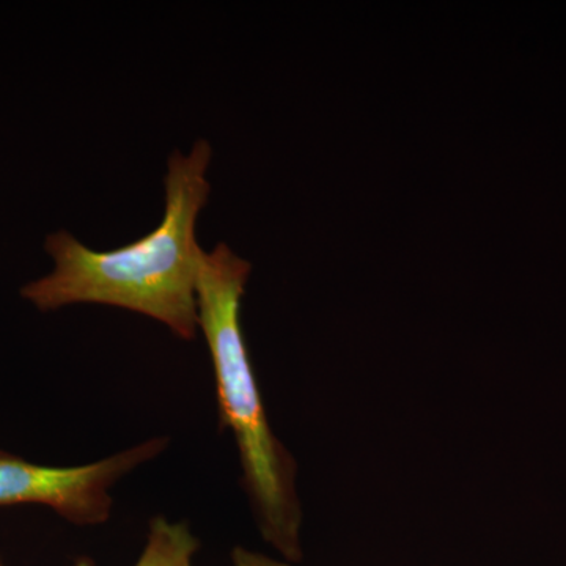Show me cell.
<instances>
[{
  "label": "cell",
  "mask_w": 566,
  "mask_h": 566,
  "mask_svg": "<svg viewBox=\"0 0 566 566\" xmlns=\"http://www.w3.org/2000/svg\"><path fill=\"white\" fill-rule=\"evenodd\" d=\"M212 150L196 142L189 155L170 156L166 211L153 232L114 251L98 252L69 232L46 238L54 271L22 286L21 296L41 312L71 304H104L136 312L169 326L182 340L199 329L197 277L203 249L196 226L208 202Z\"/></svg>",
  "instance_id": "1"
},
{
  "label": "cell",
  "mask_w": 566,
  "mask_h": 566,
  "mask_svg": "<svg viewBox=\"0 0 566 566\" xmlns=\"http://www.w3.org/2000/svg\"><path fill=\"white\" fill-rule=\"evenodd\" d=\"M252 264L227 244L202 251L197 312L210 352L222 427L232 433L243 485L264 542L290 564L303 560L296 461L271 428L245 344L241 303Z\"/></svg>",
  "instance_id": "2"
},
{
  "label": "cell",
  "mask_w": 566,
  "mask_h": 566,
  "mask_svg": "<svg viewBox=\"0 0 566 566\" xmlns=\"http://www.w3.org/2000/svg\"><path fill=\"white\" fill-rule=\"evenodd\" d=\"M167 444V438H151L95 463L71 468L36 464L0 450V506H48L76 526H98L111 517L112 488L161 455Z\"/></svg>",
  "instance_id": "3"
},
{
  "label": "cell",
  "mask_w": 566,
  "mask_h": 566,
  "mask_svg": "<svg viewBox=\"0 0 566 566\" xmlns=\"http://www.w3.org/2000/svg\"><path fill=\"white\" fill-rule=\"evenodd\" d=\"M199 542L186 523L156 516L148 527L147 542L134 566H197Z\"/></svg>",
  "instance_id": "4"
},
{
  "label": "cell",
  "mask_w": 566,
  "mask_h": 566,
  "mask_svg": "<svg viewBox=\"0 0 566 566\" xmlns=\"http://www.w3.org/2000/svg\"><path fill=\"white\" fill-rule=\"evenodd\" d=\"M232 566H294L283 558H274L268 554L256 553L248 547L237 546L232 553Z\"/></svg>",
  "instance_id": "5"
},
{
  "label": "cell",
  "mask_w": 566,
  "mask_h": 566,
  "mask_svg": "<svg viewBox=\"0 0 566 566\" xmlns=\"http://www.w3.org/2000/svg\"><path fill=\"white\" fill-rule=\"evenodd\" d=\"M74 566H93V564L88 558H82V560L77 562Z\"/></svg>",
  "instance_id": "6"
},
{
  "label": "cell",
  "mask_w": 566,
  "mask_h": 566,
  "mask_svg": "<svg viewBox=\"0 0 566 566\" xmlns=\"http://www.w3.org/2000/svg\"><path fill=\"white\" fill-rule=\"evenodd\" d=\"M0 566H2V564H0Z\"/></svg>",
  "instance_id": "7"
}]
</instances>
